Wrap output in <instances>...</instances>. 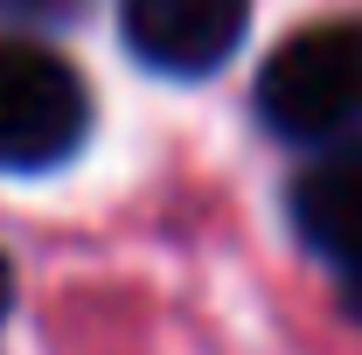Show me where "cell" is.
<instances>
[{
	"instance_id": "obj_7",
	"label": "cell",
	"mask_w": 362,
	"mask_h": 355,
	"mask_svg": "<svg viewBox=\"0 0 362 355\" xmlns=\"http://www.w3.org/2000/svg\"><path fill=\"white\" fill-rule=\"evenodd\" d=\"M7 307H14V265L0 258V320H7Z\"/></svg>"
},
{
	"instance_id": "obj_6",
	"label": "cell",
	"mask_w": 362,
	"mask_h": 355,
	"mask_svg": "<svg viewBox=\"0 0 362 355\" xmlns=\"http://www.w3.org/2000/svg\"><path fill=\"white\" fill-rule=\"evenodd\" d=\"M341 300H349V313L362 320V265H356V272H341Z\"/></svg>"
},
{
	"instance_id": "obj_4",
	"label": "cell",
	"mask_w": 362,
	"mask_h": 355,
	"mask_svg": "<svg viewBox=\"0 0 362 355\" xmlns=\"http://www.w3.org/2000/svg\"><path fill=\"white\" fill-rule=\"evenodd\" d=\"M286 209H293V230L314 258L356 272L362 265V139L320 146L314 168H300Z\"/></svg>"
},
{
	"instance_id": "obj_5",
	"label": "cell",
	"mask_w": 362,
	"mask_h": 355,
	"mask_svg": "<svg viewBox=\"0 0 362 355\" xmlns=\"http://www.w3.org/2000/svg\"><path fill=\"white\" fill-rule=\"evenodd\" d=\"M90 0H0V21L14 28H70Z\"/></svg>"
},
{
	"instance_id": "obj_1",
	"label": "cell",
	"mask_w": 362,
	"mask_h": 355,
	"mask_svg": "<svg viewBox=\"0 0 362 355\" xmlns=\"http://www.w3.org/2000/svg\"><path fill=\"white\" fill-rule=\"evenodd\" d=\"M258 119L279 139L334 146L362 126V21H314L265 56Z\"/></svg>"
},
{
	"instance_id": "obj_3",
	"label": "cell",
	"mask_w": 362,
	"mask_h": 355,
	"mask_svg": "<svg viewBox=\"0 0 362 355\" xmlns=\"http://www.w3.org/2000/svg\"><path fill=\"white\" fill-rule=\"evenodd\" d=\"M251 0H126L119 28L146 70L160 77H209L244 42Z\"/></svg>"
},
{
	"instance_id": "obj_2",
	"label": "cell",
	"mask_w": 362,
	"mask_h": 355,
	"mask_svg": "<svg viewBox=\"0 0 362 355\" xmlns=\"http://www.w3.org/2000/svg\"><path fill=\"white\" fill-rule=\"evenodd\" d=\"M90 133V91L84 77L42 42L0 35V168L42 175L63 168Z\"/></svg>"
}]
</instances>
